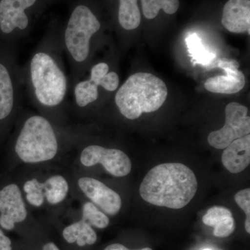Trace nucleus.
Listing matches in <instances>:
<instances>
[{"label":"nucleus","mask_w":250,"mask_h":250,"mask_svg":"<svg viewBox=\"0 0 250 250\" xmlns=\"http://www.w3.org/2000/svg\"><path fill=\"white\" fill-rule=\"evenodd\" d=\"M222 162L231 173L243 172L250 164V135L235 140L225 148Z\"/></svg>","instance_id":"nucleus-13"},{"label":"nucleus","mask_w":250,"mask_h":250,"mask_svg":"<svg viewBox=\"0 0 250 250\" xmlns=\"http://www.w3.org/2000/svg\"><path fill=\"white\" fill-rule=\"evenodd\" d=\"M202 222L207 226L213 228V235L218 238L229 236L236 229L231 210L223 207L215 206L210 208L202 217Z\"/></svg>","instance_id":"nucleus-14"},{"label":"nucleus","mask_w":250,"mask_h":250,"mask_svg":"<svg viewBox=\"0 0 250 250\" xmlns=\"http://www.w3.org/2000/svg\"><path fill=\"white\" fill-rule=\"evenodd\" d=\"M58 149L57 134L47 118L34 115L24 122L15 146L21 161L27 164L50 161L57 155Z\"/></svg>","instance_id":"nucleus-5"},{"label":"nucleus","mask_w":250,"mask_h":250,"mask_svg":"<svg viewBox=\"0 0 250 250\" xmlns=\"http://www.w3.org/2000/svg\"><path fill=\"white\" fill-rule=\"evenodd\" d=\"M42 250H60L58 247L56 246L54 243H48L45 244L42 248Z\"/></svg>","instance_id":"nucleus-27"},{"label":"nucleus","mask_w":250,"mask_h":250,"mask_svg":"<svg viewBox=\"0 0 250 250\" xmlns=\"http://www.w3.org/2000/svg\"><path fill=\"white\" fill-rule=\"evenodd\" d=\"M138 0H118V22L125 30L131 31L139 27L141 21Z\"/></svg>","instance_id":"nucleus-17"},{"label":"nucleus","mask_w":250,"mask_h":250,"mask_svg":"<svg viewBox=\"0 0 250 250\" xmlns=\"http://www.w3.org/2000/svg\"><path fill=\"white\" fill-rule=\"evenodd\" d=\"M164 81L147 72L131 75L120 87L115 96L119 111L129 120L139 118L143 113L159 110L167 98Z\"/></svg>","instance_id":"nucleus-4"},{"label":"nucleus","mask_w":250,"mask_h":250,"mask_svg":"<svg viewBox=\"0 0 250 250\" xmlns=\"http://www.w3.org/2000/svg\"><path fill=\"white\" fill-rule=\"evenodd\" d=\"M57 0H0V31L27 35L38 18Z\"/></svg>","instance_id":"nucleus-6"},{"label":"nucleus","mask_w":250,"mask_h":250,"mask_svg":"<svg viewBox=\"0 0 250 250\" xmlns=\"http://www.w3.org/2000/svg\"><path fill=\"white\" fill-rule=\"evenodd\" d=\"M13 76L6 65L0 62V121L12 113L17 95Z\"/></svg>","instance_id":"nucleus-15"},{"label":"nucleus","mask_w":250,"mask_h":250,"mask_svg":"<svg viewBox=\"0 0 250 250\" xmlns=\"http://www.w3.org/2000/svg\"><path fill=\"white\" fill-rule=\"evenodd\" d=\"M187 42L188 52L192 57V60L197 63L208 65L215 58V54L210 53L202 44L201 39L197 34L189 36L186 40Z\"/></svg>","instance_id":"nucleus-22"},{"label":"nucleus","mask_w":250,"mask_h":250,"mask_svg":"<svg viewBox=\"0 0 250 250\" xmlns=\"http://www.w3.org/2000/svg\"><path fill=\"white\" fill-rule=\"evenodd\" d=\"M244 105L231 103L225 108V124L223 128L212 131L208 142L216 149H225L235 140L244 137L250 133V118Z\"/></svg>","instance_id":"nucleus-7"},{"label":"nucleus","mask_w":250,"mask_h":250,"mask_svg":"<svg viewBox=\"0 0 250 250\" xmlns=\"http://www.w3.org/2000/svg\"><path fill=\"white\" fill-rule=\"evenodd\" d=\"M27 216V210L20 188L15 184L0 190V226L12 230L16 223H22Z\"/></svg>","instance_id":"nucleus-9"},{"label":"nucleus","mask_w":250,"mask_h":250,"mask_svg":"<svg viewBox=\"0 0 250 250\" xmlns=\"http://www.w3.org/2000/svg\"><path fill=\"white\" fill-rule=\"evenodd\" d=\"M104 250H131L128 249L126 247L123 246L121 244H112L106 247ZM136 250H152L151 248H145L143 249Z\"/></svg>","instance_id":"nucleus-26"},{"label":"nucleus","mask_w":250,"mask_h":250,"mask_svg":"<svg viewBox=\"0 0 250 250\" xmlns=\"http://www.w3.org/2000/svg\"><path fill=\"white\" fill-rule=\"evenodd\" d=\"M62 236L67 243H77L81 247L91 246L98 238L92 226L82 219L64 229Z\"/></svg>","instance_id":"nucleus-16"},{"label":"nucleus","mask_w":250,"mask_h":250,"mask_svg":"<svg viewBox=\"0 0 250 250\" xmlns=\"http://www.w3.org/2000/svg\"><path fill=\"white\" fill-rule=\"evenodd\" d=\"M234 198L237 205L246 213L245 227L247 233H250V189L246 188L240 190L235 195Z\"/></svg>","instance_id":"nucleus-24"},{"label":"nucleus","mask_w":250,"mask_h":250,"mask_svg":"<svg viewBox=\"0 0 250 250\" xmlns=\"http://www.w3.org/2000/svg\"><path fill=\"white\" fill-rule=\"evenodd\" d=\"M78 186L92 203L98 206L105 213L111 215L119 213L122 207L121 196L103 182L85 177L79 179Z\"/></svg>","instance_id":"nucleus-10"},{"label":"nucleus","mask_w":250,"mask_h":250,"mask_svg":"<svg viewBox=\"0 0 250 250\" xmlns=\"http://www.w3.org/2000/svg\"><path fill=\"white\" fill-rule=\"evenodd\" d=\"M222 23L229 31L250 34V0H229L223 8Z\"/></svg>","instance_id":"nucleus-12"},{"label":"nucleus","mask_w":250,"mask_h":250,"mask_svg":"<svg viewBox=\"0 0 250 250\" xmlns=\"http://www.w3.org/2000/svg\"><path fill=\"white\" fill-rule=\"evenodd\" d=\"M88 79L98 87H102L108 92H114L120 84L118 73L109 72V66L104 62H98L92 66Z\"/></svg>","instance_id":"nucleus-19"},{"label":"nucleus","mask_w":250,"mask_h":250,"mask_svg":"<svg viewBox=\"0 0 250 250\" xmlns=\"http://www.w3.org/2000/svg\"><path fill=\"white\" fill-rule=\"evenodd\" d=\"M197 187L196 176L188 167L180 163H167L147 172L139 192L151 205L180 209L193 199Z\"/></svg>","instance_id":"nucleus-2"},{"label":"nucleus","mask_w":250,"mask_h":250,"mask_svg":"<svg viewBox=\"0 0 250 250\" xmlns=\"http://www.w3.org/2000/svg\"><path fill=\"white\" fill-rule=\"evenodd\" d=\"M0 250H12L11 241L0 229Z\"/></svg>","instance_id":"nucleus-25"},{"label":"nucleus","mask_w":250,"mask_h":250,"mask_svg":"<svg viewBox=\"0 0 250 250\" xmlns=\"http://www.w3.org/2000/svg\"><path fill=\"white\" fill-rule=\"evenodd\" d=\"M41 190L45 199L51 205H58L63 201L69 192V185L62 176L54 175L43 183H41Z\"/></svg>","instance_id":"nucleus-18"},{"label":"nucleus","mask_w":250,"mask_h":250,"mask_svg":"<svg viewBox=\"0 0 250 250\" xmlns=\"http://www.w3.org/2000/svg\"><path fill=\"white\" fill-rule=\"evenodd\" d=\"M239 63L235 60L222 59L218 67L223 69L226 75L208 79L205 83L206 90L212 93L234 94L241 91L246 85V78L239 68Z\"/></svg>","instance_id":"nucleus-11"},{"label":"nucleus","mask_w":250,"mask_h":250,"mask_svg":"<svg viewBox=\"0 0 250 250\" xmlns=\"http://www.w3.org/2000/svg\"><path fill=\"white\" fill-rule=\"evenodd\" d=\"M143 15L149 20L154 19L162 9L166 14L172 15L179 7V0H141Z\"/></svg>","instance_id":"nucleus-21"},{"label":"nucleus","mask_w":250,"mask_h":250,"mask_svg":"<svg viewBox=\"0 0 250 250\" xmlns=\"http://www.w3.org/2000/svg\"><path fill=\"white\" fill-rule=\"evenodd\" d=\"M80 161L85 167L102 164L108 173L117 177H125L131 170V160L125 152L98 145L85 147L81 154Z\"/></svg>","instance_id":"nucleus-8"},{"label":"nucleus","mask_w":250,"mask_h":250,"mask_svg":"<svg viewBox=\"0 0 250 250\" xmlns=\"http://www.w3.org/2000/svg\"><path fill=\"white\" fill-rule=\"evenodd\" d=\"M82 220L87 222L90 226L98 229L107 228L110 220L107 215L100 211L93 203L85 202L82 208Z\"/></svg>","instance_id":"nucleus-23"},{"label":"nucleus","mask_w":250,"mask_h":250,"mask_svg":"<svg viewBox=\"0 0 250 250\" xmlns=\"http://www.w3.org/2000/svg\"><path fill=\"white\" fill-rule=\"evenodd\" d=\"M74 97L77 106L84 108L98 100L99 87L89 79L80 80L74 87Z\"/></svg>","instance_id":"nucleus-20"},{"label":"nucleus","mask_w":250,"mask_h":250,"mask_svg":"<svg viewBox=\"0 0 250 250\" xmlns=\"http://www.w3.org/2000/svg\"><path fill=\"white\" fill-rule=\"evenodd\" d=\"M102 23L89 0H77L62 31V45L66 51L75 77L90 57L92 41L100 31ZM76 78V79H77Z\"/></svg>","instance_id":"nucleus-3"},{"label":"nucleus","mask_w":250,"mask_h":250,"mask_svg":"<svg viewBox=\"0 0 250 250\" xmlns=\"http://www.w3.org/2000/svg\"><path fill=\"white\" fill-rule=\"evenodd\" d=\"M55 41L47 39L31 56L22 81L36 103L45 108L62 105L68 90V80Z\"/></svg>","instance_id":"nucleus-1"}]
</instances>
